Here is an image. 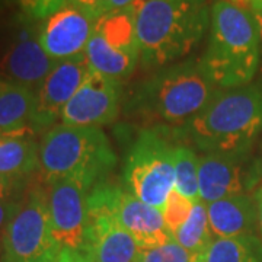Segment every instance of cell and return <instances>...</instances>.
I'll return each mask as SVG.
<instances>
[{
	"mask_svg": "<svg viewBox=\"0 0 262 262\" xmlns=\"http://www.w3.org/2000/svg\"><path fill=\"white\" fill-rule=\"evenodd\" d=\"M198 61L219 89L251 84L261 64V37L252 12L229 0L214 2L208 44Z\"/></svg>",
	"mask_w": 262,
	"mask_h": 262,
	"instance_id": "6da1fadb",
	"label": "cell"
},
{
	"mask_svg": "<svg viewBox=\"0 0 262 262\" xmlns=\"http://www.w3.org/2000/svg\"><path fill=\"white\" fill-rule=\"evenodd\" d=\"M211 20L208 0H146L137 10L144 67L168 66L189 54Z\"/></svg>",
	"mask_w": 262,
	"mask_h": 262,
	"instance_id": "7a4b0ae2",
	"label": "cell"
},
{
	"mask_svg": "<svg viewBox=\"0 0 262 262\" xmlns=\"http://www.w3.org/2000/svg\"><path fill=\"white\" fill-rule=\"evenodd\" d=\"M262 131V86L219 89L188 122V136L206 153L249 155Z\"/></svg>",
	"mask_w": 262,
	"mask_h": 262,
	"instance_id": "3957f363",
	"label": "cell"
},
{
	"mask_svg": "<svg viewBox=\"0 0 262 262\" xmlns=\"http://www.w3.org/2000/svg\"><path fill=\"white\" fill-rule=\"evenodd\" d=\"M39 169L48 182L76 179L89 191L106 182L117 156L101 128L56 125L39 143Z\"/></svg>",
	"mask_w": 262,
	"mask_h": 262,
	"instance_id": "277c9868",
	"label": "cell"
},
{
	"mask_svg": "<svg viewBox=\"0 0 262 262\" xmlns=\"http://www.w3.org/2000/svg\"><path fill=\"white\" fill-rule=\"evenodd\" d=\"M217 91L200 61L187 60L143 80L128 110L166 124H188L206 108Z\"/></svg>",
	"mask_w": 262,
	"mask_h": 262,
	"instance_id": "5b68a950",
	"label": "cell"
},
{
	"mask_svg": "<svg viewBox=\"0 0 262 262\" xmlns=\"http://www.w3.org/2000/svg\"><path fill=\"white\" fill-rule=\"evenodd\" d=\"M178 144L172 143L165 128H147L139 134L128 151L124 182L133 195L143 203L165 210L175 188V158Z\"/></svg>",
	"mask_w": 262,
	"mask_h": 262,
	"instance_id": "8992f818",
	"label": "cell"
},
{
	"mask_svg": "<svg viewBox=\"0 0 262 262\" xmlns=\"http://www.w3.org/2000/svg\"><path fill=\"white\" fill-rule=\"evenodd\" d=\"M139 2L115 10L96 20L86 47V58L92 72L121 82L134 72L140 60L137 37Z\"/></svg>",
	"mask_w": 262,
	"mask_h": 262,
	"instance_id": "52a82bcc",
	"label": "cell"
},
{
	"mask_svg": "<svg viewBox=\"0 0 262 262\" xmlns=\"http://www.w3.org/2000/svg\"><path fill=\"white\" fill-rule=\"evenodd\" d=\"M60 249L51 232L47 192L35 188L10 220L2 256L5 262H53Z\"/></svg>",
	"mask_w": 262,
	"mask_h": 262,
	"instance_id": "ba28073f",
	"label": "cell"
},
{
	"mask_svg": "<svg viewBox=\"0 0 262 262\" xmlns=\"http://www.w3.org/2000/svg\"><path fill=\"white\" fill-rule=\"evenodd\" d=\"M89 192L102 201L141 249L160 246L173 239L165 223L163 213L143 203L130 191H122L121 188L103 182Z\"/></svg>",
	"mask_w": 262,
	"mask_h": 262,
	"instance_id": "9c48e42d",
	"label": "cell"
},
{
	"mask_svg": "<svg viewBox=\"0 0 262 262\" xmlns=\"http://www.w3.org/2000/svg\"><path fill=\"white\" fill-rule=\"evenodd\" d=\"M48 184L47 204L56 242L60 248L83 252L89 220V189L76 179H57Z\"/></svg>",
	"mask_w": 262,
	"mask_h": 262,
	"instance_id": "30bf717a",
	"label": "cell"
},
{
	"mask_svg": "<svg viewBox=\"0 0 262 262\" xmlns=\"http://www.w3.org/2000/svg\"><path fill=\"white\" fill-rule=\"evenodd\" d=\"M121 101V82L89 72L75 96L61 113V124L70 127L106 125L117 118Z\"/></svg>",
	"mask_w": 262,
	"mask_h": 262,
	"instance_id": "8fae6325",
	"label": "cell"
},
{
	"mask_svg": "<svg viewBox=\"0 0 262 262\" xmlns=\"http://www.w3.org/2000/svg\"><path fill=\"white\" fill-rule=\"evenodd\" d=\"M88 233L83 252L92 262H137L140 246L102 201L88 194Z\"/></svg>",
	"mask_w": 262,
	"mask_h": 262,
	"instance_id": "7c38bea8",
	"label": "cell"
},
{
	"mask_svg": "<svg viewBox=\"0 0 262 262\" xmlns=\"http://www.w3.org/2000/svg\"><path fill=\"white\" fill-rule=\"evenodd\" d=\"M248 155L236 153H206L200 156L198 181L200 200L204 204L232 195L246 194L259 185L252 168H246Z\"/></svg>",
	"mask_w": 262,
	"mask_h": 262,
	"instance_id": "4fadbf2b",
	"label": "cell"
},
{
	"mask_svg": "<svg viewBox=\"0 0 262 262\" xmlns=\"http://www.w3.org/2000/svg\"><path fill=\"white\" fill-rule=\"evenodd\" d=\"M86 54L57 61L54 69L38 86L35 94L34 128H46L61 118L67 102L75 96L89 75Z\"/></svg>",
	"mask_w": 262,
	"mask_h": 262,
	"instance_id": "5bb4252c",
	"label": "cell"
},
{
	"mask_svg": "<svg viewBox=\"0 0 262 262\" xmlns=\"http://www.w3.org/2000/svg\"><path fill=\"white\" fill-rule=\"evenodd\" d=\"M96 19L69 2L38 29V39L42 50L53 60H67L86 51L94 34Z\"/></svg>",
	"mask_w": 262,
	"mask_h": 262,
	"instance_id": "9a60e30c",
	"label": "cell"
},
{
	"mask_svg": "<svg viewBox=\"0 0 262 262\" xmlns=\"http://www.w3.org/2000/svg\"><path fill=\"white\" fill-rule=\"evenodd\" d=\"M57 64L56 60L46 54L38 35L28 24L19 29L5 48L0 58V72L10 82L24 84L34 91Z\"/></svg>",
	"mask_w": 262,
	"mask_h": 262,
	"instance_id": "2e32d148",
	"label": "cell"
},
{
	"mask_svg": "<svg viewBox=\"0 0 262 262\" xmlns=\"http://www.w3.org/2000/svg\"><path fill=\"white\" fill-rule=\"evenodd\" d=\"M210 230L214 237L255 234L256 208L252 194H239L206 204Z\"/></svg>",
	"mask_w": 262,
	"mask_h": 262,
	"instance_id": "e0dca14e",
	"label": "cell"
},
{
	"mask_svg": "<svg viewBox=\"0 0 262 262\" xmlns=\"http://www.w3.org/2000/svg\"><path fill=\"white\" fill-rule=\"evenodd\" d=\"M35 92L24 84L0 79V133L27 134L34 128Z\"/></svg>",
	"mask_w": 262,
	"mask_h": 262,
	"instance_id": "ac0fdd59",
	"label": "cell"
},
{
	"mask_svg": "<svg viewBox=\"0 0 262 262\" xmlns=\"http://www.w3.org/2000/svg\"><path fill=\"white\" fill-rule=\"evenodd\" d=\"M39 146L28 134L3 136L0 139V173L19 178L39 166Z\"/></svg>",
	"mask_w": 262,
	"mask_h": 262,
	"instance_id": "d6986e66",
	"label": "cell"
},
{
	"mask_svg": "<svg viewBox=\"0 0 262 262\" xmlns=\"http://www.w3.org/2000/svg\"><path fill=\"white\" fill-rule=\"evenodd\" d=\"M206 262H262V241L256 234L214 237Z\"/></svg>",
	"mask_w": 262,
	"mask_h": 262,
	"instance_id": "ffe728a7",
	"label": "cell"
},
{
	"mask_svg": "<svg viewBox=\"0 0 262 262\" xmlns=\"http://www.w3.org/2000/svg\"><path fill=\"white\" fill-rule=\"evenodd\" d=\"M173 239L188 252L206 256L214 236L210 230L207 206L203 201L194 204L187 222L173 233Z\"/></svg>",
	"mask_w": 262,
	"mask_h": 262,
	"instance_id": "44dd1931",
	"label": "cell"
},
{
	"mask_svg": "<svg viewBox=\"0 0 262 262\" xmlns=\"http://www.w3.org/2000/svg\"><path fill=\"white\" fill-rule=\"evenodd\" d=\"M198 165L200 158L195 151L178 144L177 158H175V191L184 198L192 201L194 204L200 200V181H198Z\"/></svg>",
	"mask_w": 262,
	"mask_h": 262,
	"instance_id": "7402d4cb",
	"label": "cell"
},
{
	"mask_svg": "<svg viewBox=\"0 0 262 262\" xmlns=\"http://www.w3.org/2000/svg\"><path fill=\"white\" fill-rule=\"evenodd\" d=\"M137 262H206V256L188 252L175 239H172L160 246L140 249Z\"/></svg>",
	"mask_w": 262,
	"mask_h": 262,
	"instance_id": "603a6c76",
	"label": "cell"
},
{
	"mask_svg": "<svg viewBox=\"0 0 262 262\" xmlns=\"http://www.w3.org/2000/svg\"><path fill=\"white\" fill-rule=\"evenodd\" d=\"M192 207H194V203L187 200V198H184L175 189L169 194L165 210L162 213H163L165 223L168 226L172 236L181 226L187 222L191 211H192Z\"/></svg>",
	"mask_w": 262,
	"mask_h": 262,
	"instance_id": "cb8c5ba5",
	"label": "cell"
},
{
	"mask_svg": "<svg viewBox=\"0 0 262 262\" xmlns=\"http://www.w3.org/2000/svg\"><path fill=\"white\" fill-rule=\"evenodd\" d=\"M24 18L29 20H46L69 5L70 0H13Z\"/></svg>",
	"mask_w": 262,
	"mask_h": 262,
	"instance_id": "d4e9b609",
	"label": "cell"
},
{
	"mask_svg": "<svg viewBox=\"0 0 262 262\" xmlns=\"http://www.w3.org/2000/svg\"><path fill=\"white\" fill-rule=\"evenodd\" d=\"M19 203L9 198H0V253L3 252V239L6 229L9 226L12 217L18 210Z\"/></svg>",
	"mask_w": 262,
	"mask_h": 262,
	"instance_id": "484cf974",
	"label": "cell"
},
{
	"mask_svg": "<svg viewBox=\"0 0 262 262\" xmlns=\"http://www.w3.org/2000/svg\"><path fill=\"white\" fill-rule=\"evenodd\" d=\"M108 2L110 0H70V3H73L96 20L108 15Z\"/></svg>",
	"mask_w": 262,
	"mask_h": 262,
	"instance_id": "4316f807",
	"label": "cell"
},
{
	"mask_svg": "<svg viewBox=\"0 0 262 262\" xmlns=\"http://www.w3.org/2000/svg\"><path fill=\"white\" fill-rule=\"evenodd\" d=\"M53 262H92L91 258L84 252L69 249V248H61L60 252L57 253L56 259Z\"/></svg>",
	"mask_w": 262,
	"mask_h": 262,
	"instance_id": "83f0119b",
	"label": "cell"
},
{
	"mask_svg": "<svg viewBox=\"0 0 262 262\" xmlns=\"http://www.w3.org/2000/svg\"><path fill=\"white\" fill-rule=\"evenodd\" d=\"M252 196L256 208V232L259 233L262 241V182L253 189Z\"/></svg>",
	"mask_w": 262,
	"mask_h": 262,
	"instance_id": "f1b7e54d",
	"label": "cell"
},
{
	"mask_svg": "<svg viewBox=\"0 0 262 262\" xmlns=\"http://www.w3.org/2000/svg\"><path fill=\"white\" fill-rule=\"evenodd\" d=\"M252 13H262V0H229Z\"/></svg>",
	"mask_w": 262,
	"mask_h": 262,
	"instance_id": "f546056e",
	"label": "cell"
},
{
	"mask_svg": "<svg viewBox=\"0 0 262 262\" xmlns=\"http://www.w3.org/2000/svg\"><path fill=\"white\" fill-rule=\"evenodd\" d=\"M134 3H137V0H110L108 2V13L115 12V10L125 9Z\"/></svg>",
	"mask_w": 262,
	"mask_h": 262,
	"instance_id": "4dcf8cb0",
	"label": "cell"
},
{
	"mask_svg": "<svg viewBox=\"0 0 262 262\" xmlns=\"http://www.w3.org/2000/svg\"><path fill=\"white\" fill-rule=\"evenodd\" d=\"M12 188V179L0 173V198H8Z\"/></svg>",
	"mask_w": 262,
	"mask_h": 262,
	"instance_id": "1f68e13d",
	"label": "cell"
},
{
	"mask_svg": "<svg viewBox=\"0 0 262 262\" xmlns=\"http://www.w3.org/2000/svg\"><path fill=\"white\" fill-rule=\"evenodd\" d=\"M255 172H256V177L259 179V184L262 182V149H261V156H259V159L258 162L255 163Z\"/></svg>",
	"mask_w": 262,
	"mask_h": 262,
	"instance_id": "d6a6232c",
	"label": "cell"
},
{
	"mask_svg": "<svg viewBox=\"0 0 262 262\" xmlns=\"http://www.w3.org/2000/svg\"><path fill=\"white\" fill-rule=\"evenodd\" d=\"M253 16L256 19L258 28H259V37H261V63H262V13H253Z\"/></svg>",
	"mask_w": 262,
	"mask_h": 262,
	"instance_id": "836d02e7",
	"label": "cell"
},
{
	"mask_svg": "<svg viewBox=\"0 0 262 262\" xmlns=\"http://www.w3.org/2000/svg\"><path fill=\"white\" fill-rule=\"evenodd\" d=\"M0 262H5V259H3V256H0Z\"/></svg>",
	"mask_w": 262,
	"mask_h": 262,
	"instance_id": "e575fe53",
	"label": "cell"
},
{
	"mask_svg": "<svg viewBox=\"0 0 262 262\" xmlns=\"http://www.w3.org/2000/svg\"><path fill=\"white\" fill-rule=\"evenodd\" d=\"M2 137H3V134H2V133H0V139H2Z\"/></svg>",
	"mask_w": 262,
	"mask_h": 262,
	"instance_id": "d590c367",
	"label": "cell"
}]
</instances>
